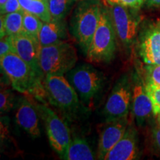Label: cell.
I'll return each instance as SVG.
<instances>
[{
    "mask_svg": "<svg viewBox=\"0 0 160 160\" xmlns=\"http://www.w3.org/2000/svg\"><path fill=\"white\" fill-rule=\"evenodd\" d=\"M65 36L66 28L63 19H52L43 23L39 37L40 47L60 42L63 41Z\"/></svg>",
    "mask_w": 160,
    "mask_h": 160,
    "instance_id": "16",
    "label": "cell"
},
{
    "mask_svg": "<svg viewBox=\"0 0 160 160\" xmlns=\"http://www.w3.org/2000/svg\"><path fill=\"white\" fill-rule=\"evenodd\" d=\"M145 2V0H118V4L130 8L138 10Z\"/></svg>",
    "mask_w": 160,
    "mask_h": 160,
    "instance_id": "28",
    "label": "cell"
},
{
    "mask_svg": "<svg viewBox=\"0 0 160 160\" xmlns=\"http://www.w3.org/2000/svg\"><path fill=\"white\" fill-rule=\"evenodd\" d=\"M13 106V95L9 89L2 87L0 93V110L1 113L11 111Z\"/></svg>",
    "mask_w": 160,
    "mask_h": 160,
    "instance_id": "24",
    "label": "cell"
},
{
    "mask_svg": "<svg viewBox=\"0 0 160 160\" xmlns=\"http://www.w3.org/2000/svg\"><path fill=\"white\" fill-rule=\"evenodd\" d=\"M106 3L108 4L109 5L113 6L118 4V0H104Z\"/></svg>",
    "mask_w": 160,
    "mask_h": 160,
    "instance_id": "30",
    "label": "cell"
},
{
    "mask_svg": "<svg viewBox=\"0 0 160 160\" xmlns=\"http://www.w3.org/2000/svg\"><path fill=\"white\" fill-rule=\"evenodd\" d=\"M62 159L66 160H93L94 154L87 141L82 138L71 139Z\"/></svg>",
    "mask_w": 160,
    "mask_h": 160,
    "instance_id": "17",
    "label": "cell"
},
{
    "mask_svg": "<svg viewBox=\"0 0 160 160\" xmlns=\"http://www.w3.org/2000/svg\"><path fill=\"white\" fill-rule=\"evenodd\" d=\"M131 9L117 4L112 6L110 12L116 33L126 46L131 45L134 42L141 20Z\"/></svg>",
    "mask_w": 160,
    "mask_h": 160,
    "instance_id": "9",
    "label": "cell"
},
{
    "mask_svg": "<svg viewBox=\"0 0 160 160\" xmlns=\"http://www.w3.org/2000/svg\"><path fill=\"white\" fill-rule=\"evenodd\" d=\"M102 6L99 0H80L71 18V31L87 53L99 23Z\"/></svg>",
    "mask_w": 160,
    "mask_h": 160,
    "instance_id": "2",
    "label": "cell"
},
{
    "mask_svg": "<svg viewBox=\"0 0 160 160\" xmlns=\"http://www.w3.org/2000/svg\"><path fill=\"white\" fill-rule=\"evenodd\" d=\"M128 115L111 121L106 122L99 135L98 144L99 159H104L108 153L121 139L129 125Z\"/></svg>",
    "mask_w": 160,
    "mask_h": 160,
    "instance_id": "11",
    "label": "cell"
},
{
    "mask_svg": "<svg viewBox=\"0 0 160 160\" xmlns=\"http://www.w3.org/2000/svg\"><path fill=\"white\" fill-rule=\"evenodd\" d=\"M142 77L146 85L160 88V64L145 66Z\"/></svg>",
    "mask_w": 160,
    "mask_h": 160,
    "instance_id": "22",
    "label": "cell"
},
{
    "mask_svg": "<svg viewBox=\"0 0 160 160\" xmlns=\"http://www.w3.org/2000/svg\"><path fill=\"white\" fill-rule=\"evenodd\" d=\"M116 48V31L111 13L102 7L99 23L86 56L91 62H108L114 58Z\"/></svg>",
    "mask_w": 160,
    "mask_h": 160,
    "instance_id": "3",
    "label": "cell"
},
{
    "mask_svg": "<svg viewBox=\"0 0 160 160\" xmlns=\"http://www.w3.org/2000/svg\"><path fill=\"white\" fill-rule=\"evenodd\" d=\"M156 117H157V120L158 124H159V125H160V112L159 113H158L157 116H156Z\"/></svg>",
    "mask_w": 160,
    "mask_h": 160,
    "instance_id": "31",
    "label": "cell"
},
{
    "mask_svg": "<svg viewBox=\"0 0 160 160\" xmlns=\"http://www.w3.org/2000/svg\"><path fill=\"white\" fill-rule=\"evenodd\" d=\"M77 62L75 48L62 41L40 47L39 65L44 74L64 75L74 68Z\"/></svg>",
    "mask_w": 160,
    "mask_h": 160,
    "instance_id": "4",
    "label": "cell"
},
{
    "mask_svg": "<svg viewBox=\"0 0 160 160\" xmlns=\"http://www.w3.org/2000/svg\"><path fill=\"white\" fill-rule=\"evenodd\" d=\"M137 130L130 124L125 133L114 147L105 156V160H133L139 159Z\"/></svg>",
    "mask_w": 160,
    "mask_h": 160,
    "instance_id": "13",
    "label": "cell"
},
{
    "mask_svg": "<svg viewBox=\"0 0 160 160\" xmlns=\"http://www.w3.org/2000/svg\"><path fill=\"white\" fill-rule=\"evenodd\" d=\"M5 34L14 36L23 31V11L1 15Z\"/></svg>",
    "mask_w": 160,
    "mask_h": 160,
    "instance_id": "19",
    "label": "cell"
},
{
    "mask_svg": "<svg viewBox=\"0 0 160 160\" xmlns=\"http://www.w3.org/2000/svg\"><path fill=\"white\" fill-rule=\"evenodd\" d=\"M8 0H0V7H1V6H2Z\"/></svg>",
    "mask_w": 160,
    "mask_h": 160,
    "instance_id": "32",
    "label": "cell"
},
{
    "mask_svg": "<svg viewBox=\"0 0 160 160\" xmlns=\"http://www.w3.org/2000/svg\"><path fill=\"white\" fill-rule=\"evenodd\" d=\"M145 85L146 92L153 105V116L156 117L160 112V88L146 84H145Z\"/></svg>",
    "mask_w": 160,
    "mask_h": 160,
    "instance_id": "23",
    "label": "cell"
},
{
    "mask_svg": "<svg viewBox=\"0 0 160 160\" xmlns=\"http://www.w3.org/2000/svg\"><path fill=\"white\" fill-rule=\"evenodd\" d=\"M1 68L16 91L42 99L46 97L42 82L43 73L26 63L17 53L0 57Z\"/></svg>",
    "mask_w": 160,
    "mask_h": 160,
    "instance_id": "1",
    "label": "cell"
},
{
    "mask_svg": "<svg viewBox=\"0 0 160 160\" xmlns=\"http://www.w3.org/2000/svg\"><path fill=\"white\" fill-rule=\"evenodd\" d=\"M132 88L131 108L137 123L142 126L153 115V105L146 92L145 82L141 74L135 72L131 78Z\"/></svg>",
    "mask_w": 160,
    "mask_h": 160,
    "instance_id": "10",
    "label": "cell"
},
{
    "mask_svg": "<svg viewBox=\"0 0 160 160\" xmlns=\"http://www.w3.org/2000/svg\"><path fill=\"white\" fill-rule=\"evenodd\" d=\"M11 38L16 53L33 68L43 73L39 65L40 45L39 42L24 31L17 35L11 36Z\"/></svg>",
    "mask_w": 160,
    "mask_h": 160,
    "instance_id": "14",
    "label": "cell"
},
{
    "mask_svg": "<svg viewBox=\"0 0 160 160\" xmlns=\"http://www.w3.org/2000/svg\"><path fill=\"white\" fill-rule=\"evenodd\" d=\"M16 53V50L12 41L11 36L6 35L1 37L0 41V57H5L8 53Z\"/></svg>",
    "mask_w": 160,
    "mask_h": 160,
    "instance_id": "25",
    "label": "cell"
},
{
    "mask_svg": "<svg viewBox=\"0 0 160 160\" xmlns=\"http://www.w3.org/2000/svg\"><path fill=\"white\" fill-rule=\"evenodd\" d=\"M43 84L52 105L65 111H74L79 107V95L63 75H45Z\"/></svg>",
    "mask_w": 160,
    "mask_h": 160,
    "instance_id": "5",
    "label": "cell"
},
{
    "mask_svg": "<svg viewBox=\"0 0 160 160\" xmlns=\"http://www.w3.org/2000/svg\"><path fill=\"white\" fill-rule=\"evenodd\" d=\"M22 11H23V9L19 0H8L2 6H1V15Z\"/></svg>",
    "mask_w": 160,
    "mask_h": 160,
    "instance_id": "26",
    "label": "cell"
},
{
    "mask_svg": "<svg viewBox=\"0 0 160 160\" xmlns=\"http://www.w3.org/2000/svg\"><path fill=\"white\" fill-rule=\"evenodd\" d=\"M44 22L37 16L23 10V31L39 42V33Z\"/></svg>",
    "mask_w": 160,
    "mask_h": 160,
    "instance_id": "20",
    "label": "cell"
},
{
    "mask_svg": "<svg viewBox=\"0 0 160 160\" xmlns=\"http://www.w3.org/2000/svg\"><path fill=\"white\" fill-rule=\"evenodd\" d=\"M68 78L78 95L85 102L95 97L104 82L103 73L88 65L73 68L69 71Z\"/></svg>",
    "mask_w": 160,
    "mask_h": 160,
    "instance_id": "6",
    "label": "cell"
},
{
    "mask_svg": "<svg viewBox=\"0 0 160 160\" xmlns=\"http://www.w3.org/2000/svg\"><path fill=\"white\" fill-rule=\"evenodd\" d=\"M44 121L50 145L60 157H62L71 142V133L65 122L48 106L37 105Z\"/></svg>",
    "mask_w": 160,
    "mask_h": 160,
    "instance_id": "7",
    "label": "cell"
},
{
    "mask_svg": "<svg viewBox=\"0 0 160 160\" xmlns=\"http://www.w3.org/2000/svg\"><path fill=\"white\" fill-rule=\"evenodd\" d=\"M24 11L37 16L44 22L51 21L48 0H19Z\"/></svg>",
    "mask_w": 160,
    "mask_h": 160,
    "instance_id": "18",
    "label": "cell"
},
{
    "mask_svg": "<svg viewBox=\"0 0 160 160\" xmlns=\"http://www.w3.org/2000/svg\"><path fill=\"white\" fill-rule=\"evenodd\" d=\"M132 100L131 79L124 76L113 87L104 108L106 122L128 116Z\"/></svg>",
    "mask_w": 160,
    "mask_h": 160,
    "instance_id": "8",
    "label": "cell"
},
{
    "mask_svg": "<svg viewBox=\"0 0 160 160\" xmlns=\"http://www.w3.org/2000/svg\"><path fill=\"white\" fill-rule=\"evenodd\" d=\"M139 57L147 65L160 64V25L144 30L138 45Z\"/></svg>",
    "mask_w": 160,
    "mask_h": 160,
    "instance_id": "12",
    "label": "cell"
},
{
    "mask_svg": "<svg viewBox=\"0 0 160 160\" xmlns=\"http://www.w3.org/2000/svg\"><path fill=\"white\" fill-rule=\"evenodd\" d=\"M37 108L32 105L29 100L23 99L20 102L16 113V122L31 137L40 136L39 125V111Z\"/></svg>",
    "mask_w": 160,
    "mask_h": 160,
    "instance_id": "15",
    "label": "cell"
},
{
    "mask_svg": "<svg viewBox=\"0 0 160 160\" xmlns=\"http://www.w3.org/2000/svg\"><path fill=\"white\" fill-rule=\"evenodd\" d=\"M145 5L148 7H160V0H145Z\"/></svg>",
    "mask_w": 160,
    "mask_h": 160,
    "instance_id": "29",
    "label": "cell"
},
{
    "mask_svg": "<svg viewBox=\"0 0 160 160\" xmlns=\"http://www.w3.org/2000/svg\"><path fill=\"white\" fill-rule=\"evenodd\" d=\"M77 0H48L52 19H63Z\"/></svg>",
    "mask_w": 160,
    "mask_h": 160,
    "instance_id": "21",
    "label": "cell"
},
{
    "mask_svg": "<svg viewBox=\"0 0 160 160\" xmlns=\"http://www.w3.org/2000/svg\"><path fill=\"white\" fill-rule=\"evenodd\" d=\"M159 25H160V22H159Z\"/></svg>",
    "mask_w": 160,
    "mask_h": 160,
    "instance_id": "33",
    "label": "cell"
},
{
    "mask_svg": "<svg viewBox=\"0 0 160 160\" xmlns=\"http://www.w3.org/2000/svg\"><path fill=\"white\" fill-rule=\"evenodd\" d=\"M152 143L155 151L160 155V125L157 124L153 128L151 131Z\"/></svg>",
    "mask_w": 160,
    "mask_h": 160,
    "instance_id": "27",
    "label": "cell"
}]
</instances>
